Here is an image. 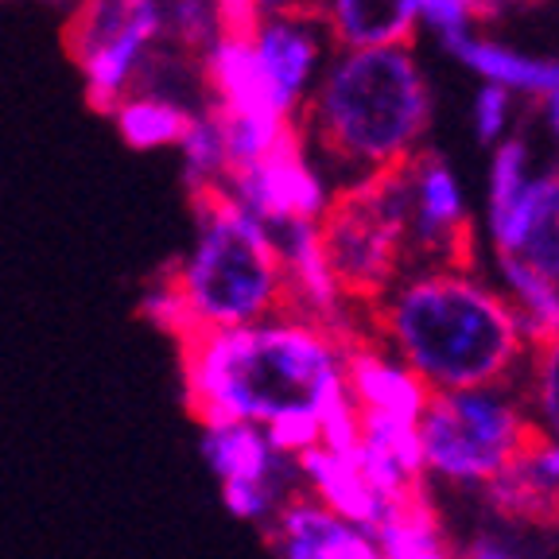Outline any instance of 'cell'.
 <instances>
[{
    "label": "cell",
    "mask_w": 559,
    "mask_h": 559,
    "mask_svg": "<svg viewBox=\"0 0 559 559\" xmlns=\"http://www.w3.org/2000/svg\"><path fill=\"white\" fill-rule=\"evenodd\" d=\"M361 334V331H354ZM354 334L299 314H272L234 331H194L183 349L187 408L202 428L253 424L314 412L326 451L358 447V412L346 389V346Z\"/></svg>",
    "instance_id": "6da1fadb"
},
{
    "label": "cell",
    "mask_w": 559,
    "mask_h": 559,
    "mask_svg": "<svg viewBox=\"0 0 559 559\" xmlns=\"http://www.w3.org/2000/svg\"><path fill=\"white\" fill-rule=\"evenodd\" d=\"M366 319V338L412 369L428 393L516 384L528 358L513 304L474 269L401 272Z\"/></svg>",
    "instance_id": "7a4b0ae2"
},
{
    "label": "cell",
    "mask_w": 559,
    "mask_h": 559,
    "mask_svg": "<svg viewBox=\"0 0 559 559\" xmlns=\"http://www.w3.org/2000/svg\"><path fill=\"white\" fill-rule=\"evenodd\" d=\"M428 124L431 90L412 47H377L334 51L292 129L319 179L346 191L419 152Z\"/></svg>",
    "instance_id": "3957f363"
},
{
    "label": "cell",
    "mask_w": 559,
    "mask_h": 559,
    "mask_svg": "<svg viewBox=\"0 0 559 559\" xmlns=\"http://www.w3.org/2000/svg\"><path fill=\"white\" fill-rule=\"evenodd\" d=\"M183 334L234 331L288 311V284L269 229L210 187L194 194V245L167 272Z\"/></svg>",
    "instance_id": "277c9868"
},
{
    "label": "cell",
    "mask_w": 559,
    "mask_h": 559,
    "mask_svg": "<svg viewBox=\"0 0 559 559\" xmlns=\"http://www.w3.org/2000/svg\"><path fill=\"white\" fill-rule=\"evenodd\" d=\"M536 439V428L513 384L431 393L416 424L424 478L447 486H489Z\"/></svg>",
    "instance_id": "5b68a950"
},
{
    "label": "cell",
    "mask_w": 559,
    "mask_h": 559,
    "mask_svg": "<svg viewBox=\"0 0 559 559\" xmlns=\"http://www.w3.org/2000/svg\"><path fill=\"white\" fill-rule=\"evenodd\" d=\"M319 241L346 307H358L366 314L408 269L401 164L346 191H334L319 218Z\"/></svg>",
    "instance_id": "8992f818"
},
{
    "label": "cell",
    "mask_w": 559,
    "mask_h": 559,
    "mask_svg": "<svg viewBox=\"0 0 559 559\" xmlns=\"http://www.w3.org/2000/svg\"><path fill=\"white\" fill-rule=\"evenodd\" d=\"M164 44L159 0H86L70 24L67 47L86 79L90 102L114 109L132 90L140 62Z\"/></svg>",
    "instance_id": "52a82bcc"
},
{
    "label": "cell",
    "mask_w": 559,
    "mask_h": 559,
    "mask_svg": "<svg viewBox=\"0 0 559 559\" xmlns=\"http://www.w3.org/2000/svg\"><path fill=\"white\" fill-rule=\"evenodd\" d=\"M401 199L408 269H474V222L443 156L412 152L401 164Z\"/></svg>",
    "instance_id": "ba28073f"
},
{
    "label": "cell",
    "mask_w": 559,
    "mask_h": 559,
    "mask_svg": "<svg viewBox=\"0 0 559 559\" xmlns=\"http://www.w3.org/2000/svg\"><path fill=\"white\" fill-rule=\"evenodd\" d=\"M249 51H253L257 79L269 94L272 109L288 124H296L307 94H311L319 70L326 67L331 35L319 16H261L249 27Z\"/></svg>",
    "instance_id": "9c48e42d"
},
{
    "label": "cell",
    "mask_w": 559,
    "mask_h": 559,
    "mask_svg": "<svg viewBox=\"0 0 559 559\" xmlns=\"http://www.w3.org/2000/svg\"><path fill=\"white\" fill-rule=\"evenodd\" d=\"M218 191L226 199H234L261 226H276V222H319L326 202H331V191L319 179V171L307 164L296 132L280 148H272L264 159H257L253 167L222 175Z\"/></svg>",
    "instance_id": "30bf717a"
},
{
    "label": "cell",
    "mask_w": 559,
    "mask_h": 559,
    "mask_svg": "<svg viewBox=\"0 0 559 559\" xmlns=\"http://www.w3.org/2000/svg\"><path fill=\"white\" fill-rule=\"evenodd\" d=\"M264 533L280 559H381V548L366 528L334 516L307 489H292L280 501Z\"/></svg>",
    "instance_id": "8fae6325"
},
{
    "label": "cell",
    "mask_w": 559,
    "mask_h": 559,
    "mask_svg": "<svg viewBox=\"0 0 559 559\" xmlns=\"http://www.w3.org/2000/svg\"><path fill=\"white\" fill-rule=\"evenodd\" d=\"M346 389L358 416L393 419L408 428H416L431 401L428 384L396 358H389L377 342H369L366 331L354 334L346 346Z\"/></svg>",
    "instance_id": "7c38bea8"
},
{
    "label": "cell",
    "mask_w": 559,
    "mask_h": 559,
    "mask_svg": "<svg viewBox=\"0 0 559 559\" xmlns=\"http://www.w3.org/2000/svg\"><path fill=\"white\" fill-rule=\"evenodd\" d=\"M481 498L506 524H536L556 528L559 524V443L536 439L516 454L498 478L481 486Z\"/></svg>",
    "instance_id": "4fadbf2b"
},
{
    "label": "cell",
    "mask_w": 559,
    "mask_h": 559,
    "mask_svg": "<svg viewBox=\"0 0 559 559\" xmlns=\"http://www.w3.org/2000/svg\"><path fill=\"white\" fill-rule=\"evenodd\" d=\"M489 234L498 257H513L559 288V167L524 187L521 202Z\"/></svg>",
    "instance_id": "5bb4252c"
},
{
    "label": "cell",
    "mask_w": 559,
    "mask_h": 559,
    "mask_svg": "<svg viewBox=\"0 0 559 559\" xmlns=\"http://www.w3.org/2000/svg\"><path fill=\"white\" fill-rule=\"evenodd\" d=\"M296 474L304 478V489L311 493L319 506H326L334 516L358 524L369 536H377L384 521H389V506L384 498L369 486V478L361 474L354 451H326V447H314V451L299 454Z\"/></svg>",
    "instance_id": "9a60e30c"
},
{
    "label": "cell",
    "mask_w": 559,
    "mask_h": 559,
    "mask_svg": "<svg viewBox=\"0 0 559 559\" xmlns=\"http://www.w3.org/2000/svg\"><path fill=\"white\" fill-rule=\"evenodd\" d=\"M319 20L334 51L408 47L416 35L419 0H326Z\"/></svg>",
    "instance_id": "2e32d148"
},
{
    "label": "cell",
    "mask_w": 559,
    "mask_h": 559,
    "mask_svg": "<svg viewBox=\"0 0 559 559\" xmlns=\"http://www.w3.org/2000/svg\"><path fill=\"white\" fill-rule=\"evenodd\" d=\"M202 459L218 474L222 486H264L276 493H292L284 454L269 447L261 428L253 424H226V428H206L202 436Z\"/></svg>",
    "instance_id": "e0dca14e"
},
{
    "label": "cell",
    "mask_w": 559,
    "mask_h": 559,
    "mask_svg": "<svg viewBox=\"0 0 559 559\" xmlns=\"http://www.w3.org/2000/svg\"><path fill=\"white\" fill-rule=\"evenodd\" d=\"M443 47L454 55L459 62H466L471 70H478L489 86L501 90H521V94H556L559 90V62L548 59H533V55H521L513 47L489 44V39H474L471 32L443 39Z\"/></svg>",
    "instance_id": "ac0fdd59"
},
{
    "label": "cell",
    "mask_w": 559,
    "mask_h": 559,
    "mask_svg": "<svg viewBox=\"0 0 559 559\" xmlns=\"http://www.w3.org/2000/svg\"><path fill=\"white\" fill-rule=\"evenodd\" d=\"M373 540L381 548V559H459V551L447 544L443 521L428 493L393 509Z\"/></svg>",
    "instance_id": "d6986e66"
},
{
    "label": "cell",
    "mask_w": 559,
    "mask_h": 559,
    "mask_svg": "<svg viewBox=\"0 0 559 559\" xmlns=\"http://www.w3.org/2000/svg\"><path fill=\"white\" fill-rule=\"evenodd\" d=\"M109 117H114L117 132H121V140L129 148L156 152V148H171V144L179 148V140H183L194 109L164 102V97H152V94H124L121 102L109 109Z\"/></svg>",
    "instance_id": "ffe728a7"
},
{
    "label": "cell",
    "mask_w": 559,
    "mask_h": 559,
    "mask_svg": "<svg viewBox=\"0 0 559 559\" xmlns=\"http://www.w3.org/2000/svg\"><path fill=\"white\" fill-rule=\"evenodd\" d=\"M513 389L521 393V404L533 419V428L544 439L559 443V331L528 346V358H524V369Z\"/></svg>",
    "instance_id": "44dd1931"
},
{
    "label": "cell",
    "mask_w": 559,
    "mask_h": 559,
    "mask_svg": "<svg viewBox=\"0 0 559 559\" xmlns=\"http://www.w3.org/2000/svg\"><path fill=\"white\" fill-rule=\"evenodd\" d=\"M179 152H183V175L194 194L222 183V175H226V148H222L218 121L210 117V109H199L191 117L183 140H179Z\"/></svg>",
    "instance_id": "7402d4cb"
},
{
    "label": "cell",
    "mask_w": 559,
    "mask_h": 559,
    "mask_svg": "<svg viewBox=\"0 0 559 559\" xmlns=\"http://www.w3.org/2000/svg\"><path fill=\"white\" fill-rule=\"evenodd\" d=\"M159 20H164V44L187 55H202L222 35L218 0H159Z\"/></svg>",
    "instance_id": "603a6c76"
},
{
    "label": "cell",
    "mask_w": 559,
    "mask_h": 559,
    "mask_svg": "<svg viewBox=\"0 0 559 559\" xmlns=\"http://www.w3.org/2000/svg\"><path fill=\"white\" fill-rule=\"evenodd\" d=\"M533 183L528 179V152H524V140H506L493 156V171H489V226H498L509 210L521 202L524 187Z\"/></svg>",
    "instance_id": "cb8c5ba5"
},
{
    "label": "cell",
    "mask_w": 559,
    "mask_h": 559,
    "mask_svg": "<svg viewBox=\"0 0 559 559\" xmlns=\"http://www.w3.org/2000/svg\"><path fill=\"white\" fill-rule=\"evenodd\" d=\"M506 121H509V90L486 86L474 97V132H478L481 144H493L506 132Z\"/></svg>",
    "instance_id": "d4e9b609"
},
{
    "label": "cell",
    "mask_w": 559,
    "mask_h": 559,
    "mask_svg": "<svg viewBox=\"0 0 559 559\" xmlns=\"http://www.w3.org/2000/svg\"><path fill=\"white\" fill-rule=\"evenodd\" d=\"M419 20H428L439 39H454L471 27V9H466V0H419Z\"/></svg>",
    "instance_id": "484cf974"
},
{
    "label": "cell",
    "mask_w": 559,
    "mask_h": 559,
    "mask_svg": "<svg viewBox=\"0 0 559 559\" xmlns=\"http://www.w3.org/2000/svg\"><path fill=\"white\" fill-rule=\"evenodd\" d=\"M459 559H528L524 548H516L513 540H506L501 533H478L463 551Z\"/></svg>",
    "instance_id": "4316f807"
},
{
    "label": "cell",
    "mask_w": 559,
    "mask_h": 559,
    "mask_svg": "<svg viewBox=\"0 0 559 559\" xmlns=\"http://www.w3.org/2000/svg\"><path fill=\"white\" fill-rule=\"evenodd\" d=\"M326 0H253L257 20L261 16H323Z\"/></svg>",
    "instance_id": "83f0119b"
},
{
    "label": "cell",
    "mask_w": 559,
    "mask_h": 559,
    "mask_svg": "<svg viewBox=\"0 0 559 559\" xmlns=\"http://www.w3.org/2000/svg\"><path fill=\"white\" fill-rule=\"evenodd\" d=\"M513 0H466V9H471V20H493L509 9Z\"/></svg>",
    "instance_id": "f1b7e54d"
},
{
    "label": "cell",
    "mask_w": 559,
    "mask_h": 559,
    "mask_svg": "<svg viewBox=\"0 0 559 559\" xmlns=\"http://www.w3.org/2000/svg\"><path fill=\"white\" fill-rule=\"evenodd\" d=\"M544 117H548L551 132H556V136H559V90H556V94L544 97Z\"/></svg>",
    "instance_id": "f546056e"
}]
</instances>
